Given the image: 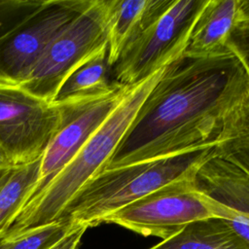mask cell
<instances>
[{
    "label": "cell",
    "instance_id": "obj_4",
    "mask_svg": "<svg viewBox=\"0 0 249 249\" xmlns=\"http://www.w3.org/2000/svg\"><path fill=\"white\" fill-rule=\"evenodd\" d=\"M106 22L107 0H90L52 40L18 87L52 104L60 86L75 70L108 50Z\"/></svg>",
    "mask_w": 249,
    "mask_h": 249
},
{
    "label": "cell",
    "instance_id": "obj_12",
    "mask_svg": "<svg viewBox=\"0 0 249 249\" xmlns=\"http://www.w3.org/2000/svg\"><path fill=\"white\" fill-rule=\"evenodd\" d=\"M237 18L238 0H206L184 53L210 55L226 51L230 36L237 25Z\"/></svg>",
    "mask_w": 249,
    "mask_h": 249
},
{
    "label": "cell",
    "instance_id": "obj_10",
    "mask_svg": "<svg viewBox=\"0 0 249 249\" xmlns=\"http://www.w3.org/2000/svg\"><path fill=\"white\" fill-rule=\"evenodd\" d=\"M194 183L213 203L217 217L249 241V175L214 152L197 169Z\"/></svg>",
    "mask_w": 249,
    "mask_h": 249
},
{
    "label": "cell",
    "instance_id": "obj_15",
    "mask_svg": "<svg viewBox=\"0 0 249 249\" xmlns=\"http://www.w3.org/2000/svg\"><path fill=\"white\" fill-rule=\"evenodd\" d=\"M107 51L97 54L75 70L58 89L52 105L74 103L109 92L118 84L109 79Z\"/></svg>",
    "mask_w": 249,
    "mask_h": 249
},
{
    "label": "cell",
    "instance_id": "obj_13",
    "mask_svg": "<svg viewBox=\"0 0 249 249\" xmlns=\"http://www.w3.org/2000/svg\"><path fill=\"white\" fill-rule=\"evenodd\" d=\"M150 249H249L228 220L212 217L192 222Z\"/></svg>",
    "mask_w": 249,
    "mask_h": 249
},
{
    "label": "cell",
    "instance_id": "obj_5",
    "mask_svg": "<svg viewBox=\"0 0 249 249\" xmlns=\"http://www.w3.org/2000/svg\"><path fill=\"white\" fill-rule=\"evenodd\" d=\"M206 0H173L172 4L129 44L111 67L113 81L133 86L165 67L186 50Z\"/></svg>",
    "mask_w": 249,
    "mask_h": 249
},
{
    "label": "cell",
    "instance_id": "obj_3",
    "mask_svg": "<svg viewBox=\"0 0 249 249\" xmlns=\"http://www.w3.org/2000/svg\"><path fill=\"white\" fill-rule=\"evenodd\" d=\"M215 146L112 169H101L75 195L61 219L95 227L131 202L166 186L192 178L215 152Z\"/></svg>",
    "mask_w": 249,
    "mask_h": 249
},
{
    "label": "cell",
    "instance_id": "obj_20",
    "mask_svg": "<svg viewBox=\"0 0 249 249\" xmlns=\"http://www.w3.org/2000/svg\"><path fill=\"white\" fill-rule=\"evenodd\" d=\"M88 229L82 226H75L62 239L49 249H78L82 236Z\"/></svg>",
    "mask_w": 249,
    "mask_h": 249
},
{
    "label": "cell",
    "instance_id": "obj_6",
    "mask_svg": "<svg viewBox=\"0 0 249 249\" xmlns=\"http://www.w3.org/2000/svg\"><path fill=\"white\" fill-rule=\"evenodd\" d=\"M194 180L195 176L166 185L114 212L103 223L164 240L192 222L217 217L214 205L196 190Z\"/></svg>",
    "mask_w": 249,
    "mask_h": 249
},
{
    "label": "cell",
    "instance_id": "obj_8",
    "mask_svg": "<svg viewBox=\"0 0 249 249\" xmlns=\"http://www.w3.org/2000/svg\"><path fill=\"white\" fill-rule=\"evenodd\" d=\"M60 123L57 106L0 84V146L15 166L42 158Z\"/></svg>",
    "mask_w": 249,
    "mask_h": 249
},
{
    "label": "cell",
    "instance_id": "obj_17",
    "mask_svg": "<svg viewBox=\"0 0 249 249\" xmlns=\"http://www.w3.org/2000/svg\"><path fill=\"white\" fill-rule=\"evenodd\" d=\"M75 226L66 219L7 233L0 237V249H49Z\"/></svg>",
    "mask_w": 249,
    "mask_h": 249
},
{
    "label": "cell",
    "instance_id": "obj_16",
    "mask_svg": "<svg viewBox=\"0 0 249 249\" xmlns=\"http://www.w3.org/2000/svg\"><path fill=\"white\" fill-rule=\"evenodd\" d=\"M42 158L16 166L13 174L0 190V237L5 235L17 216L31 197L39 180Z\"/></svg>",
    "mask_w": 249,
    "mask_h": 249
},
{
    "label": "cell",
    "instance_id": "obj_14",
    "mask_svg": "<svg viewBox=\"0 0 249 249\" xmlns=\"http://www.w3.org/2000/svg\"><path fill=\"white\" fill-rule=\"evenodd\" d=\"M214 148L249 175V86L225 114Z\"/></svg>",
    "mask_w": 249,
    "mask_h": 249
},
{
    "label": "cell",
    "instance_id": "obj_18",
    "mask_svg": "<svg viewBox=\"0 0 249 249\" xmlns=\"http://www.w3.org/2000/svg\"><path fill=\"white\" fill-rule=\"evenodd\" d=\"M43 0H0V36L14 27Z\"/></svg>",
    "mask_w": 249,
    "mask_h": 249
},
{
    "label": "cell",
    "instance_id": "obj_21",
    "mask_svg": "<svg viewBox=\"0 0 249 249\" xmlns=\"http://www.w3.org/2000/svg\"><path fill=\"white\" fill-rule=\"evenodd\" d=\"M237 24L249 25V0H238Z\"/></svg>",
    "mask_w": 249,
    "mask_h": 249
},
{
    "label": "cell",
    "instance_id": "obj_7",
    "mask_svg": "<svg viewBox=\"0 0 249 249\" xmlns=\"http://www.w3.org/2000/svg\"><path fill=\"white\" fill-rule=\"evenodd\" d=\"M90 0H43L14 27L0 36V84L18 86L30 73L52 40Z\"/></svg>",
    "mask_w": 249,
    "mask_h": 249
},
{
    "label": "cell",
    "instance_id": "obj_19",
    "mask_svg": "<svg viewBox=\"0 0 249 249\" xmlns=\"http://www.w3.org/2000/svg\"><path fill=\"white\" fill-rule=\"evenodd\" d=\"M227 47L240 59L249 76V25L237 24L230 36Z\"/></svg>",
    "mask_w": 249,
    "mask_h": 249
},
{
    "label": "cell",
    "instance_id": "obj_22",
    "mask_svg": "<svg viewBox=\"0 0 249 249\" xmlns=\"http://www.w3.org/2000/svg\"><path fill=\"white\" fill-rule=\"evenodd\" d=\"M15 165L11 161L10 158L6 154V152L3 150V148L0 146V169H9L13 168Z\"/></svg>",
    "mask_w": 249,
    "mask_h": 249
},
{
    "label": "cell",
    "instance_id": "obj_23",
    "mask_svg": "<svg viewBox=\"0 0 249 249\" xmlns=\"http://www.w3.org/2000/svg\"><path fill=\"white\" fill-rule=\"evenodd\" d=\"M15 168H16V166L13 168H9V169H0V190L6 184V182L9 180V178L13 174Z\"/></svg>",
    "mask_w": 249,
    "mask_h": 249
},
{
    "label": "cell",
    "instance_id": "obj_1",
    "mask_svg": "<svg viewBox=\"0 0 249 249\" xmlns=\"http://www.w3.org/2000/svg\"><path fill=\"white\" fill-rule=\"evenodd\" d=\"M248 86L244 65L229 48L183 53L166 65L102 169L215 146L225 114Z\"/></svg>",
    "mask_w": 249,
    "mask_h": 249
},
{
    "label": "cell",
    "instance_id": "obj_9",
    "mask_svg": "<svg viewBox=\"0 0 249 249\" xmlns=\"http://www.w3.org/2000/svg\"><path fill=\"white\" fill-rule=\"evenodd\" d=\"M129 87L118 83L103 95L57 106L59 126L42 156L39 180L29 200L73 159L120 103Z\"/></svg>",
    "mask_w": 249,
    "mask_h": 249
},
{
    "label": "cell",
    "instance_id": "obj_2",
    "mask_svg": "<svg viewBox=\"0 0 249 249\" xmlns=\"http://www.w3.org/2000/svg\"><path fill=\"white\" fill-rule=\"evenodd\" d=\"M165 67L129 87L120 103L73 159L22 207L7 233L61 219L75 195L111 159Z\"/></svg>",
    "mask_w": 249,
    "mask_h": 249
},
{
    "label": "cell",
    "instance_id": "obj_11",
    "mask_svg": "<svg viewBox=\"0 0 249 249\" xmlns=\"http://www.w3.org/2000/svg\"><path fill=\"white\" fill-rule=\"evenodd\" d=\"M172 2L173 0H107V62L110 69L124 50Z\"/></svg>",
    "mask_w": 249,
    "mask_h": 249
}]
</instances>
